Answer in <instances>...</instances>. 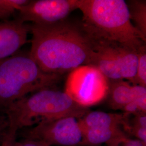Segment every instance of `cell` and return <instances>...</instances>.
Returning <instances> with one entry per match:
<instances>
[{
    "label": "cell",
    "instance_id": "obj_1",
    "mask_svg": "<svg viewBox=\"0 0 146 146\" xmlns=\"http://www.w3.org/2000/svg\"><path fill=\"white\" fill-rule=\"evenodd\" d=\"M31 58L44 73L62 76L90 65V38L81 24L67 19L52 25H30Z\"/></svg>",
    "mask_w": 146,
    "mask_h": 146
},
{
    "label": "cell",
    "instance_id": "obj_2",
    "mask_svg": "<svg viewBox=\"0 0 146 146\" xmlns=\"http://www.w3.org/2000/svg\"><path fill=\"white\" fill-rule=\"evenodd\" d=\"M81 25L89 38L129 48L137 52L146 44L132 23L123 0H78Z\"/></svg>",
    "mask_w": 146,
    "mask_h": 146
},
{
    "label": "cell",
    "instance_id": "obj_3",
    "mask_svg": "<svg viewBox=\"0 0 146 146\" xmlns=\"http://www.w3.org/2000/svg\"><path fill=\"white\" fill-rule=\"evenodd\" d=\"M89 111L68 94L53 87L42 89L11 104L5 110L9 129L17 133L48 120L64 117L81 119Z\"/></svg>",
    "mask_w": 146,
    "mask_h": 146
},
{
    "label": "cell",
    "instance_id": "obj_4",
    "mask_svg": "<svg viewBox=\"0 0 146 146\" xmlns=\"http://www.w3.org/2000/svg\"><path fill=\"white\" fill-rule=\"evenodd\" d=\"M61 76L44 73L29 52H19L0 60V115L11 104L42 89L53 87Z\"/></svg>",
    "mask_w": 146,
    "mask_h": 146
},
{
    "label": "cell",
    "instance_id": "obj_5",
    "mask_svg": "<svg viewBox=\"0 0 146 146\" xmlns=\"http://www.w3.org/2000/svg\"><path fill=\"white\" fill-rule=\"evenodd\" d=\"M89 38L92 49L90 65L98 68L110 81L125 80L134 85L137 52L119 44Z\"/></svg>",
    "mask_w": 146,
    "mask_h": 146
},
{
    "label": "cell",
    "instance_id": "obj_6",
    "mask_svg": "<svg viewBox=\"0 0 146 146\" xmlns=\"http://www.w3.org/2000/svg\"><path fill=\"white\" fill-rule=\"evenodd\" d=\"M110 80L96 67L84 65L69 73L64 92L85 108L96 105L108 95Z\"/></svg>",
    "mask_w": 146,
    "mask_h": 146
},
{
    "label": "cell",
    "instance_id": "obj_7",
    "mask_svg": "<svg viewBox=\"0 0 146 146\" xmlns=\"http://www.w3.org/2000/svg\"><path fill=\"white\" fill-rule=\"evenodd\" d=\"M79 119L64 117L43 121L17 132L23 139L41 141L48 146L83 145V133Z\"/></svg>",
    "mask_w": 146,
    "mask_h": 146
},
{
    "label": "cell",
    "instance_id": "obj_8",
    "mask_svg": "<svg viewBox=\"0 0 146 146\" xmlns=\"http://www.w3.org/2000/svg\"><path fill=\"white\" fill-rule=\"evenodd\" d=\"M78 0L29 1L17 12L15 17L24 22L35 25H52L67 19L78 9Z\"/></svg>",
    "mask_w": 146,
    "mask_h": 146
},
{
    "label": "cell",
    "instance_id": "obj_9",
    "mask_svg": "<svg viewBox=\"0 0 146 146\" xmlns=\"http://www.w3.org/2000/svg\"><path fill=\"white\" fill-rule=\"evenodd\" d=\"M30 25L15 18L0 21V60L19 52L28 42Z\"/></svg>",
    "mask_w": 146,
    "mask_h": 146
},
{
    "label": "cell",
    "instance_id": "obj_10",
    "mask_svg": "<svg viewBox=\"0 0 146 146\" xmlns=\"http://www.w3.org/2000/svg\"><path fill=\"white\" fill-rule=\"evenodd\" d=\"M125 114L108 113L100 111H89L79 119L81 129L95 128H122L129 133L130 120Z\"/></svg>",
    "mask_w": 146,
    "mask_h": 146
},
{
    "label": "cell",
    "instance_id": "obj_11",
    "mask_svg": "<svg viewBox=\"0 0 146 146\" xmlns=\"http://www.w3.org/2000/svg\"><path fill=\"white\" fill-rule=\"evenodd\" d=\"M82 146H117L129 138L128 133L122 128H95L82 129Z\"/></svg>",
    "mask_w": 146,
    "mask_h": 146
},
{
    "label": "cell",
    "instance_id": "obj_12",
    "mask_svg": "<svg viewBox=\"0 0 146 146\" xmlns=\"http://www.w3.org/2000/svg\"><path fill=\"white\" fill-rule=\"evenodd\" d=\"M132 85L124 80L110 81L109 92L107 98L109 107L114 110H122L132 102Z\"/></svg>",
    "mask_w": 146,
    "mask_h": 146
},
{
    "label": "cell",
    "instance_id": "obj_13",
    "mask_svg": "<svg viewBox=\"0 0 146 146\" xmlns=\"http://www.w3.org/2000/svg\"><path fill=\"white\" fill-rule=\"evenodd\" d=\"M131 21L136 28L146 38V1L130 0L126 2Z\"/></svg>",
    "mask_w": 146,
    "mask_h": 146
},
{
    "label": "cell",
    "instance_id": "obj_14",
    "mask_svg": "<svg viewBox=\"0 0 146 146\" xmlns=\"http://www.w3.org/2000/svg\"><path fill=\"white\" fill-rule=\"evenodd\" d=\"M29 0H0V20H11Z\"/></svg>",
    "mask_w": 146,
    "mask_h": 146
},
{
    "label": "cell",
    "instance_id": "obj_15",
    "mask_svg": "<svg viewBox=\"0 0 146 146\" xmlns=\"http://www.w3.org/2000/svg\"><path fill=\"white\" fill-rule=\"evenodd\" d=\"M137 54V64L134 84H137L146 87V44L142 46L139 49Z\"/></svg>",
    "mask_w": 146,
    "mask_h": 146
},
{
    "label": "cell",
    "instance_id": "obj_16",
    "mask_svg": "<svg viewBox=\"0 0 146 146\" xmlns=\"http://www.w3.org/2000/svg\"><path fill=\"white\" fill-rule=\"evenodd\" d=\"M132 102L135 104L142 112H146V87L137 84L132 85Z\"/></svg>",
    "mask_w": 146,
    "mask_h": 146
},
{
    "label": "cell",
    "instance_id": "obj_17",
    "mask_svg": "<svg viewBox=\"0 0 146 146\" xmlns=\"http://www.w3.org/2000/svg\"><path fill=\"white\" fill-rule=\"evenodd\" d=\"M9 133V125L7 116L0 115V145L7 139Z\"/></svg>",
    "mask_w": 146,
    "mask_h": 146
},
{
    "label": "cell",
    "instance_id": "obj_18",
    "mask_svg": "<svg viewBox=\"0 0 146 146\" xmlns=\"http://www.w3.org/2000/svg\"><path fill=\"white\" fill-rule=\"evenodd\" d=\"M13 146H49L41 141L23 139L17 141V139L14 143Z\"/></svg>",
    "mask_w": 146,
    "mask_h": 146
},
{
    "label": "cell",
    "instance_id": "obj_19",
    "mask_svg": "<svg viewBox=\"0 0 146 146\" xmlns=\"http://www.w3.org/2000/svg\"><path fill=\"white\" fill-rule=\"evenodd\" d=\"M122 110L123 111L124 114L127 115H135L140 113H143L141 111L138 106L134 102H131L127 104Z\"/></svg>",
    "mask_w": 146,
    "mask_h": 146
},
{
    "label": "cell",
    "instance_id": "obj_20",
    "mask_svg": "<svg viewBox=\"0 0 146 146\" xmlns=\"http://www.w3.org/2000/svg\"><path fill=\"white\" fill-rule=\"evenodd\" d=\"M117 146H146V143L139 140L131 139L129 137Z\"/></svg>",
    "mask_w": 146,
    "mask_h": 146
},
{
    "label": "cell",
    "instance_id": "obj_21",
    "mask_svg": "<svg viewBox=\"0 0 146 146\" xmlns=\"http://www.w3.org/2000/svg\"><path fill=\"white\" fill-rule=\"evenodd\" d=\"M17 133L9 130V133L4 142L3 146H13L14 143L17 139Z\"/></svg>",
    "mask_w": 146,
    "mask_h": 146
},
{
    "label": "cell",
    "instance_id": "obj_22",
    "mask_svg": "<svg viewBox=\"0 0 146 146\" xmlns=\"http://www.w3.org/2000/svg\"><path fill=\"white\" fill-rule=\"evenodd\" d=\"M4 142H3V144H2V145H0V146H4Z\"/></svg>",
    "mask_w": 146,
    "mask_h": 146
}]
</instances>
